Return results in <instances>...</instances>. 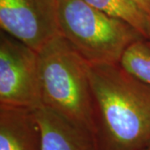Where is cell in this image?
I'll return each mask as SVG.
<instances>
[{
    "mask_svg": "<svg viewBox=\"0 0 150 150\" xmlns=\"http://www.w3.org/2000/svg\"><path fill=\"white\" fill-rule=\"evenodd\" d=\"M35 112L42 132V150H98L90 130L43 106Z\"/></svg>",
    "mask_w": 150,
    "mask_h": 150,
    "instance_id": "8992f818",
    "label": "cell"
},
{
    "mask_svg": "<svg viewBox=\"0 0 150 150\" xmlns=\"http://www.w3.org/2000/svg\"><path fill=\"white\" fill-rule=\"evenodd\" d=\"M93 136L98 150H145L150 86L119 64H89Z\"/></svg>",
    "mask_w": 150,
    "mask_h": 150,
    "instance_id": "6da1fadb",
    "label": "cell"
},
{
    "mask_svg": "<svg viewBox=\"0 0 150 150\" xmlns=\"http://www.w3.org/2000/svg\"><path fill=\"white\" fill-rule=\"evenodd\" d=\"M145 150H150V143L149 144V145L147 146V148L145 149Z\"/></svg>",
    "mask_w": 150,
    "mask_h": 150,
    "instance_id": "8fae6325",
    "label": "cell"
},
{
    "mask_svg": "<svg viewBox=\"0 0 150 150\" xmlns=\"http://www.w3.org/2000/svg\"><path fill=\"white\" fill-rule=\"evenodd\" d=\"M0 105L32 110L43 106L38 53L2 30Z\"/></svg>",
    "mask_w": 150,
    "mask_h": 150,
    "instance_id": "277c9868",
    "label": "cell"
},
{
    "mask_svg": "<svg viewBox=\"0 0 150 150\" xmlns=\"http://www.w3.org/2000/svg\"><path fill=\"white\" fill-rule=\"evenodd\" d=\"M150 16V0H134Z\"/></svg>",
    "mask_w": 150,
    "mask_h": 150,
    "instance_id": "30bf717a",
    "label": "cell"
},
{
    "mask_svg": "<svg viewBox=\"0 0 150 150\" xmlns=\"http://www.w3.org/2000/svg\"><path fill=\"white\" fill-rule=\"evenodd\" d=\"M0 27L39 53L61 34L58 0H0Z\"/></svg>",
    "mask_w": 150,
    "mask_h": 150,
    "instance_id": "5b68a950",
    "label": "cell"
},
{
    "mask_svg": "<svg viewBox=\"0 0 150 150\" xmlns=\"http://www.w3.org/2000/svg\"><path fill=\"white\" fill-rule=\"evenodd\" d=\"M38 55L43 107L93 134L89 64L62 34Z\"/></svg>",
    "mask_w": 150,
    "mask_h": 150,
    "instance_id": "7a4b0ae2",
    "label": "cell"
},
{
    "mask_svg": "<svg viewBox=\"0 0 150 150\" xmlns=\"http://www.w3.org/2000/svg\"><path fill=\"white\" fill-rule=\"evenodd\" d=\"M149 42H150V37H149Z\"/></svg>",
    "mask_w": 150,
    "mask_h": 150,
    "instance_id": "7c38bea8",
    "label": "cell"
},
{
    "mask_svg": "<svg viewBox=\"0 0 150 150\" xmlns=\"http://www.w3.org/2000/svg\"><path fill=\"white\" fill-rule=\"evenodd\" d=\"M109 16L121 19L140 33L146 40L150 37V16L134 0H83Z\"/></svg>",
    "mask_w": 150,
    "mask_h": 150,
    "instance_id": "ba28073f",
    "label": "cell"
},
{
    "mask_svg": "<svg viewBox=\"0 0 150 150\" xmlns=\"http://www.w3.org/2000/svg\"><path fill=\"white\" fill-rule=\"evenodd\" d=\"M119 64L129 74L150 86V42L141 39L130 45Z\"/></svg>",
    "mask_w": 150,
    "mask_h": 150,
    "instance_id": "9c48e42d",
    "label": "cell"
},
{
    "mask_svg": "<svg viewBox=\"0 0 150 150\" xmlns=\"http://www.w3.org/2000/svg\"><path fill=\"white\" fill-rule=\"evenodd\" d=\"M58 10L61 34L90 65L119 64L130 45L145 39L129 23L83 0H58Z\"/></svg>",
    "mask_w": 150,
    "mask_h": 150,
    "instance_id": "3957f363",
    "label": "cell"
},
{
    "mask_svg": "<svg viewBox=\"0 0 150 150\" xmlns=\"http://www.w3.org/2000/svg\"><path fill=\"white\" fill-rule=\"evenodd\" d=\"M0 150H42L35 110L0 105Z\"/></svg>",
    "mask_w": 150,
    "mask_h": 150,
    "instance_id": "52a82bcc",
    "label": "cell"
}]
</instances>
